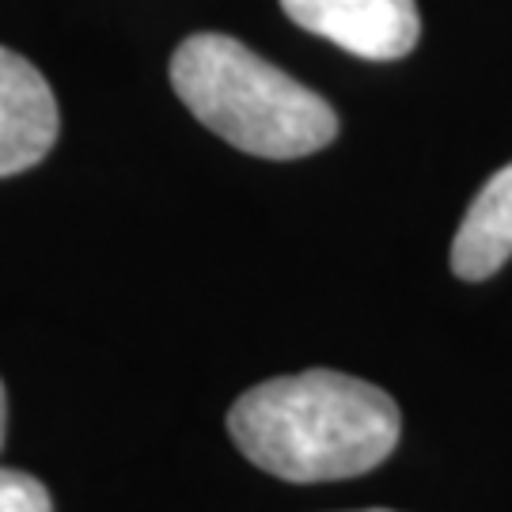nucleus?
I'll return each mask as SVG.
<instances>
[{
    "mask_svg": "<svg viewBox=\"0 0 512 512\" xmlns=\"http://www.w3.org/2000/svg\"><path fill=\"white\" fill-rule=\"evenodd\" d=\"M228 433L258 471L281 482H342L380 467L403 433L399 403L384 387L311 368L243 391Z\"/></svg>",
    "mask_w": 512,
    "mask_h": 512,
    "instance_id": "f257e3e1",
    "label": "nucleus"
},
{
    "mask_svg": "<svg viewBox=\"0 0 512 512\" xmlns=\"http://www.w3.org/2000/svg\"><path fill=\"white\" fill-rule=\"evenodd\" d=\"M171 84L205 129L247 156L300 160L338 137V114L323 95L232 35L202 31L179 42Z\"/></svg>",
    "mask_w": 512,
    "mask_h": 512,
    "instance_id": "f03ea898",
    "label": "nucleus"
},
{
    "mask_svg": "<svg viewBox=\"0 0 512 512\" xmlns=\"http://www.w3.org/2000/svg\"><path fill=\"white\" fill-rule=\"evenodd\" d=\"M285 16L365 61H395L418 46L414 0H281Z\"/></svg>",
    "mask_w": 512,
    "mask_h": 512,
    "instance_id": "7ed1b4c3",
    "label": "nucleus"
},
{
    "mask_svg": "<svg viewBox=\"0 0 512 512\" xmlns=\"http://www.w3.org/2000/svg\"><path fill=\"white\" fill-rule=\"evenodd\" d=\"M57 133L61 114L46 76L0 46V179L42 164Z\"/></svg>",
    "mask_w": 512,
    "mask_h": 512,
    "instance_id": "20e7f679",
    "label": "nucleus"
},
{
    "mask_svg": "<svg viewBox=\"0 0 512 512\" xmlns=\"http://www.w3.org/2000/svg\"><path fill=\"white\" fill-rule=\"evenodd\" d=\"M512 258V164L486 179L452 239V274L486 281Z\"/></svg>",
    "mask_w": 512,
    "mask_h": 512,
    "instance_id": "39448f33",
    "label": "nucleus"
},
{
    "mask_svg": "<svg viewBox=\"0 0 512 512\" xmlns=\"http://www.w3.org/2000/svg\"><path fill=\"white\" fill-rule=\"evenodd\" d=\"M0 512H54V501L35 475L0 467Z\"/></svg>",
    "mask_w": 512,
    "mask_h": 512,
    "instance_id": "423d86ee",
    "label": "nucleus"
},
{
    "mask_svg": "<svg viewBox=\"0 0 512 512\" xmlns=\"http://www.w3.org/2000/svg\"><path fill=\"white\" fill-rule=\"evenodd\" d=\"M4 429H8V403H4V384H0V448H4Z\"/></svg>",
    "mask_w": 512,
    "mask_h": 512,
    "instance_id": "0eeeda50",
    "label": "nucleus"
},
{
    "mask_svg": "<svg viewBox=\"0 0 512 512\" xmlns=\"http://www.w3.org/2000/svg\"><path fill=\"white\" fill-rule=\"evenodd\" d=\"M361 512H391V509H361Z\"/></svg>",
    "mask_w": 512,
    "mask_h": 512,
    "instance_id": "6e6552de",
    "label": "nucleus"
}]
</instances>
